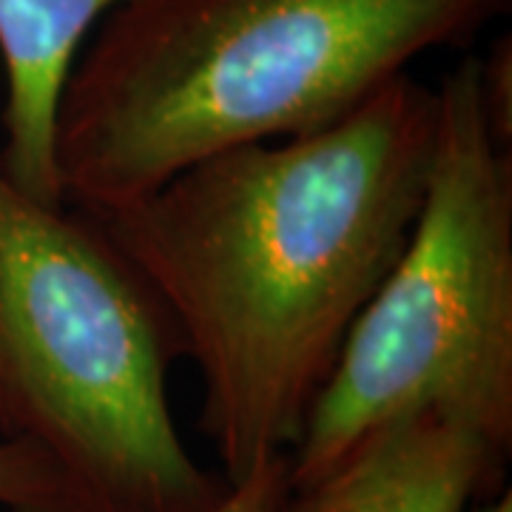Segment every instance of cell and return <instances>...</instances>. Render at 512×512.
<instances>
[{"instance_id":"6da1fadb","label":"cell","mask_w":512,"mask_h":512,"mask_svg":"<svg viewBox=\"0 0 512 512\" xmlns=\"http://www.w3.org/2000/svg\"><path fill=\"white\" fill-rule=\"evenodd\" d=\"M436 89L396 77L339 123L205 157L97 217L171 316L228 484L291 453L424 200Z\"/></svg>"},{"instance_id":"7a4b0ae2","label":"cell","mask_w":512,"mask_h":512,"mask_svg":"<svg viewBox=\"0 0 512 512\" xmlns=\"http://www.w3.org/2000/svg\"><path fill=\"white\" fill-rule=\"evenodd\" d=\"M512 0H126L80 52L57 120L63 202L92 217L222 151L339 123Z\"/></svg>"},{"instance_id":"3957f363","label":"cell","mask_w":512,"mask_h":512,"mask_svg":"<svg viewBox=\"0 0 512 512\" xmlns=\"http://www.w3.org/2000/svg\"><path fill=\"white\" fill-rule=\"evenodd\" d=\"M180 336L106 225L0 171V436L52 458L77 512H211L231 484L168 399Z\"/></svg>"},{"instance_id":"277c9868","label":"cell","mask_w":512,"mask_h":512,"mask_svg":"<svg viewBox=\"0 0 512 512\" xmlns=\"http://www.w3.org/2000/svg\"><path fill=\"white\" fill-rule=\"evenodd\" d=\"M512 143L495 134L481 57L436 89L424 200L350 328L288 453L291 487L413 410H439L512 450Z\"/></svg>"},{"instance_id":"5b68a950","label":"cell","mask_w":512,"mask_h":512,"mask_svg":"<svg viewBox=\"0 0 512 512\" xmlns=\"http://www.w3.org/2000/svg\"><path fill=\"white\" fill-rule=\"evenodd\" d=\"M507 450L439 410L367 433L348 456L291 487L279 512H467L501 493Z\"/></svg>"},{"instance_id":"8992f818","label":"cell","mask_w":512,"mask_h":512,"mask_svg":"<svg viewBox=\"0 0 512 512\" xmlns=\"http://www.w3.org/2000/svg\"><path fill=\"white\" fill-rule=\"evenodd\" d=\"M126 0H0V60L6 74L0 171L23 194L63 205L57 174L60 103L100 20Z\"/></svg>"},{"instance_id":"52a82bcc","label":"cell","mask_w":512,"mask_h":512,"mask_svg":"<svg viewBox=\"0 0 512 512\" xmlns=\"http://www.w3.org/2000/svg\"><path fill=\"white\" fill-rule=\"evenodd\" d=\"M0 507L6 512H77L52 458L0 436Z\"/></svg>"},{"instance_id":"ba28073f","label":"cell","mask_w":512,"mask_h":512,"mask_svg":"<svg viewBox=\"0 0 512 512\" xmlns=\"http://www.w3.org/2000/svg\"><path fill=\"white\" fill-rule=\"evenodd\" d=\"M288 493H291V464L285 453L262 464L251 478L231 484V490L211 512H279Z\"/></svg>"},{"instance_id":"9c48e42d","label":"cell","mask_w":512,"mask_h":512,"mask_svg":"<svg viewBox=\"0 0 512 512\" xmlns=\"http://www.w3.org/2000/svg\"><path fill=\"white\" fill-rule=\"evenodd\" d=\"M467 512H512V493L504 487V493H495L484 501H478Z\"/></svg>"}]
</instances>
